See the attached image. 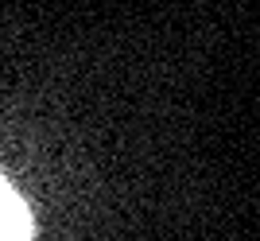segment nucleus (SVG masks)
<instances>
[{"label":"nucleus","mask_w":260,"mask_h":241,"mask_svg":"<svg viewBox=\"0 0 260 241\" xmlns=\"http://www.w3.org/2000/svg\"><path fill=\"white\" fill-rule=\"evenodd\" d=\"M0 226H4V237L0 241H31V218H27V206L23 198L4 187L0 191Z\"/></svg>","instance_id":"1"}]
</instances>
